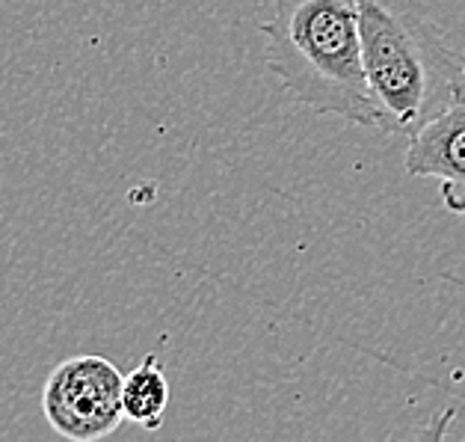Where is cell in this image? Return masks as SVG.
I'll return each instance as SVG.
<instances>
[{"instance_id":"obj_1","label":"cell","mask_w":465,"mask_h":442,"mask_svg":"<svg viewBox=\"0 0 465 442\" xmlns=\"http://www.w3.org/2000/svg\"><path fill=\"white\" fill-rule=\"evenodd\" d=\"M377 128L412 137L457 105L460 54L421 0H356Z\"/></svg>"},{"instance_id":"obj_2","label":"cell","mask_w":465,"mask_h":442,"mask_svg":"<svg viewBox=\"0 0 465 442\" xmlns=\"http://www.w3.org/2000/svg\"><path fill=\"white\" fill-rule=\"evenodd\" d=\"M261 33L270 72L300 105L377 128L356 0H276Z\"/></svg>"},{"instance_id":"obj_3","label":"cell","mask_w":465,"mask_h":442,"mask_svg":"<svg viewBox=\"0 0 465 442\" xmlns=\"http://www.w3.org/2000/svg\"><path fill=\"white\" fill-rule=\"evenodd\" d=\"M122 383L124 374L104 357L65 359L45 383V418L65 439L95 442L122 425Z\"/></svg>"},{"instance_id":"obj_4","label":"cell","mask_w":465,"mask_h":442,"mask_svg":"<svg viewBox=\"0 0 465 442\" xmlns=\"http://www.w3.org/2000/svg\"><path fill=\"white\" fill-rule=\"evenodd\" d=\"M406 173L439 178V196L450 214H465V105H450L406 146Z\"/></svg>"},{"instance_id":"obj_5","label":"cell","mask_w":465,"mask_h":442,"mask_svg":"<svg viewBox=\"0 0 465 442\" xmlns=\"http://www.w3.org/2000/svg\"><path fill=\"white\" fill-rule=\"evenodd\" d=\"M166 404H169V383H166L161 359L152 354V357H145L137 368H131L124 374V383H122L124 418L134 425H143L145 430H154L163 422Z\"/></svg>"},{"instance_id":"obj_6","label":"cell","mask_w":465,"mask_h":442,"mask_svg":"<svg viewBox=\"0 0 465 442\" xmlns=\"http://www.w3.org/2000/svg\"><path fill=\"white\" fill-rule=\"evenodd\" d=\"M457 105H465V51L460 54V77H457Z\"/></svg>"}]
</instances>
